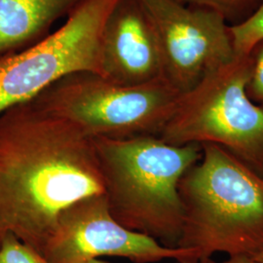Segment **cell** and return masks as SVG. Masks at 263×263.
I'll return each instance as SVG.
<instances>
[{"label":"cell","mask_w":263,"mask_h":263,"mask_svg":"<svg viewBox=\"0 0 263 263\" xmlns=\"http://www.w3.org/2000/svg\"><path fill=\"white\" fill-rule=\"evenodd\" d=\"M236 57L249 55L254 45L263 39V2L254 14L237 26H230Z\"/></svg>","instance_id":"7c38bea8"},{"label":"cell","mask_w":263,"mask_h":263,"mask_svg":"<svg viewBox=\"0 0 263 263\" xmlns=\"http://www.w3.org/2000/svg\"><path fill=\"white\" fill-rule=\"evenodd\" d=\"M252 258H254V260H256L257 262L263 263V252L260 254H256L255 256L252 257Z\"/></svg>","instance_id":"e0dca14e"},{"label":"cell","mask_w":263,"mask_h":263,"mask_svg":"<svg viewBox=\"0 0 263 263\" xmlns=\"http://www.w3.org/2000/svg\"><path fill=\"white\" fill-rule=\"evenodd\" d=\"M179 183L183 229L179 248L198 260L217 253L254 257L263 252V177L215 143Z\"/></svg>","instance_id":"3957f363"},{"label":"cell","mask_w":263,"mask_h":263,"mask_svg":"<svg viewBox=\"0 0 263 263\" xmlns=\"http://www.w3.org/2000/svg\"><path fill=\"white\" fill-rule=\"evenodd\" d=\"M117 1L85 0L45 39L0 58V113L36 98L70 73L102 76V33Z\"/></svg>","instance_id":"8992f818"},{"label":"cell","mask_w":263,"mask_h":263,"mask_svg":"<svg viewBox=\"0 0 263 263\" xmlns=\"http://www.w3.org/2000/svg\"><path fill=\"white\" fill-rule=\"evenodd\" d=\"M221 263H259L249 256H230L226 261Z\"/></svg>","instance_id":"9a60e30c"},{"label":"cell","mask_w":263,"mask_h":263,"mask_svg":"<svg viewBox=\"0 0 263 263\" xmlns=\"http://www.w3.org/2000/svg\"><path fill=\"white\" fill-rule=\"evenodd\" d=\"M88 263H108L106 262V261H104V260H100V259H94V260H91V261H89ZM198 263H216L212 259V258H210V259H206V260H202V261H199Z\"/></svg>","instance_id":"2e32d148"},{"label":"cell","mask_w":263,"mask_h":263,"mask_svg":"<svg viewBox=\"0 0 263 263\" xmlns=\"http://www.w3.org/2000/svg\"><path fill=\"white\" fill-rule=\"evenodd\" d=\"M94 141L114 219L160 244L179 248L184 219L179 180L201 159V144L176 146L152 135Z\"/></svg>","instance_id":"7a4b0ae2"},{"label":"cell","mask_w":263,"mask_h":263,"mask_svg":"<svg viewBox=\"0 0 263 263\" xmlns=\"http://www.w3.org/2000/svg\"><path fill=\"white\" fill-rule=\"evenodd\" d=\"M42 254L51 263H88L105 255L135 263L164 259L199 262L191 249L169 248L121 226L110 214L104 193L81 199L66 208Z\"/></svg>","instance_id":"ba28073f"},{"label":"cell","mask_w":263,"mask_h":263,"mask_svg":"<svg viewBox=\"0 0 263 263\" xmlns=\"http://www.w3.org/2000/svg\"><path fill=\"white\" fill-rule=\"evenodd\" d=\"M180 96L164 78L124 86L98 73L81 71L59 79L34 100L76 124L93 140H123L159 136Z\"/></svg>","instance_id":"5b68a950"},{"label":"cell","mask_w":263,"mask_h":263,"mask_svg":"<svg viewBox=\"0 0 263 263\" xmlns=\"http://www.w3.org/2000/svg\"><path fill=\"white\" fill-rule=\"evenodd\" d=\"M104 193L95 141L32 99L0 113V245L7 234L42 254L59 217Z\"/></svg>","instance_id":"6da1fadb"},{"label":"cell","mask_w":263,"mask_h":263,"mask_svg":"<svg viewBox=\"0 0 263 263\" xmlns=\"http://www.w3.org/2000/svg\"><path fill=\"white\" fill-rule=\"evenodd\" d=\"M251 74L246 87L249 99L263 109V39L250 51Z\"/></svg>","instance_id":"5bb4252c"},{"label":"cell","mask_w":263,"mask_h":263,"mask_svg":"<svg viewBox=\"0 0 263 263\" xmlns=\"http://www.w3.org/2000/svg\"><path fill=\"white\" fill-rule=\"evenodd\" d=\"M102 76L117 84L138 86L163 78L155 31L139 0H118L101 39Z\"/></svg>","instance_id":"9c48e42d"},{"label":"cell","mask_w":263,"mask_h":263,"mask_svg":"<svg viewBox=\"0 0 263 263\" xmlns=\"http://www.w3.org/2000/svg\"><path fill=\"white\" fill-rule=\"evenodd\" d=\"M249 55L208 73L181 95L159 134L169 144L215 143L263 177V109L248 97Z\"/></svg>","instance_id":"277c9868"},{"label":"cell","mask_w":263,"mask_h":263,"mask_svg":"<svg viewBox=\"0 0 263 263\" xmlns=\"http://www.w3.org/2000/svg\"><path fill=\"white\" fill-rule=\"evenodd\" d=\"M0 263H51L35 250L7 234L0 245Z\"/></svg>","instance_id":"4fadbf2b"},{"label":"cell","mask_w":263,"mask_h":263,"mask_svg":"<svg viewBox=\"0 0 263 263\" xmlns=\"http://www.w3.org/2000/svg\"><path fill=\"white\" fill-rule=\"evenodd\" d=\"M183 3L203 9L210 10L219 15L233 27L249 19L263 0H180Z\"/></svg>","instance_id":"8fae6325"},{"label":"cell","mask_w":263,"mask_h":263,"mask_svg":"<svg viewBox=\"0 0 263 263\" xmlns=\"http://www.w3.org/2000/svg\"><path fill=\"white\" fill-rule=\"evenodd\" d=\"M85 0H0V58L18 53L49 36L58 21Z\"/></svg>","instance_id":"30bf717a"},{"label":"cell","mask_w":263,"mask_h":263,"mask_svg":"<svg viewBox=\"0 0 263 263\" xmlns=\"http://www.w3.org/2000/svg\"><path fill=\"white\" fill-rule=\"evenodd\" d=\"M159 44L163 78L179 94L236 58L230 26L219 15L180 0H139Z\"/></svg>","instance_id":"52a82bcc"}]
</instances>
